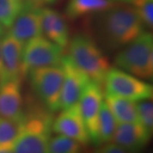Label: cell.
Returning <instances> with one entry per match:
<instances>
[{"mask_svg":"<svg viewBox=\"0 0 153 153\" xmlns=\"http://www.w3.org/2000/svg\"><path fill=\"white\" fill-rule=\"evenodd\" d=\"M42 34L52 43L65 49L69 43V31L65 17L59 11L41 9Z\"/></svg>","mask_w":153,"mask_h":153,"instance_id":"obj_15","label":"cell"},{"mask_svg":"<svg viewBox=\"0 0 153 153\" xmlns=\"http://www.w3.org/2000/svg\"><path fill=\"white\" fill-rule=\"evenodd\" d=\"M133 7L143 22L145 27L152 28L153 0H133Z\"/></svg>","mask_w":153,"mask_h":153,"instance_id":"obj_23","label":"cell"},{"mask_svg":"<svg viewBox=\"0 0 153 153\" xmlns=\"http://www.w3.org/2000/svg\"><path fill=\"white\" fill-rule=\"evenodd\" d=\"M145 26L134 7L116 4L99 14L96 33L105 49L115 50L131 43L144 31Z\"/></svg>","mask_w":153,"mask_h":153,"instance_id":"obj_1","label":"cell"},{"mask_svg":"<svg viewBox=\"0 0 153 153\" xmlns=\"http://www.w3.org/2000/svg\"><path fill=\"white\" fill-rule=\"evenodd\" d=\"M60 65L64 71L60 93V109L66 110L78 104L90 79L73 63L68 55L63 56Z\"/></svg>","mask_w":153,"mask_h":153,"instance_id":"obj_8","label":"cell"},{"mask_svg":"<svg viewBox=\"0 0 153 153\" xmlns=\"http://www.w3.org/2000/svg\"><path fill=\"white\" fill-rule=\"evenodd\" d=\"M0 153H14L11 146L0 147Z\"/></svg>","mask_w":153,"mask_h":153,"instance_id":"obj_26","label":"cell"},{"mask_svg":"<svg viewBox=\"0 0 153 153\" xmlns=\"http://www.w3.org/2000/svg\"><path fill=\"white\" fill-rule=\"evenodd\" d=\"M24 126L25 120H11L0 117V147L12 146L23 131Z\"/></svg>","mask_w":153,"mask_h":153,"instance_id":"obj_19","label":"cell"},{"mask_svg":"<svg viewBox=\"0 0 153 153\" xmlns=\"http://www.w3.org/2000/svg\"><path fill=\"white\" fill-rule=\"evenodd\" d=\"M139 123L148 131L152 134L153 129V104L150 100H144L136 102Z\"/></svg>","mask_w":153,"mask_h":153,"instance_id":"obj_22","label":"cell"},{"mask_svg":"<svg viewBox=\"0 0 153 153\" xmlns=\"http://www.w3.org/2000/svg\"><path fill=\"white\" fill-rule=\"evenodd\" d=\"M51 130L57 134L72 139L81 145H87L90 141L78 104L63 110L53 121Z\"/></svg>","mask_w":153,"mask_h":153,"instance_id":"obj_10","label":"cell"},{"mask_svg":"<svg viewBox=\"0 0 153 153\" xmlns=\"http://www.w3.org/2000/svg\"><path fill=\"white\" fill-rule=\"evenodd\" d=\"M114 5L115 2L111 0H69L66 7V15L67 18L76 20L103 13Z\"/></svg>","mask_w":153,"mask_h":153,"instance_id":"obj_16","label":"cell"},{"mask_svg":"<svg viewBox=\"0 0 153 153\" xmlns=\"http://www.w3.org/2000/svg\"><path fill=\"white\" fill-rule=\"evenodd\" d=\"M94 153H130L120 146L113 142H106L103 145H99Z\"/></svg>","mask_w":153,"mask_h":153,"instance_id":"obj_24","label":"cell"},{"mask_svg":"<svg viewBox=\"0 0 153 153\" xmlns=\"http://www.w3.org/2000/svg\"><path fill=\"white\" fill-rule=\"evenodd\" d=\"M1 42L2 38H0V77L3 72V60H2V50H1Z\"/></svg>","mask_w":153,"mask_h":153,"instance_id":"obj_27","label":"cell"},{"mask_svg":"<svg viewBox=\"0 0 153 153\" xmlns=\"http://www.w3.org/2000/svg\"><path fill=\"white\" fill-rule=\"evenodd\" d=\"M103 102L102 87L95 82H88L78 102L82 120L89 140L95 146L100 145L98 134V118L100 109Z\"/></svg>","mask_w":153,"mask_h":153,"instance_id":"obj_9","label":"cell"},{"mask_svg":"<svg viewBox=\"0 0 153 153\" xmlns=\"http://www.w3.org/2000/svg\"><path fill=\"white\" fill-rule=\"evenodd\" d=\"M23 44L16 38L6 34L1 42L3 72L0 77V83L20 80L22 74V55Z\"/></svg>","mask_w":153,"mask_h":153,"instance_id":"obj_13","label":"cell"},{"mask_svg":"<svg viewBox=\"0 0 153 153\" xmlns=\"http://www.w3.org/2000/svg\"><path fill=\"white\" fill-rule=\"evenodd\" d=\"M5 35V28L0 25V38Z\"/></svg>","mask_w":153,"mask_h":153,"instance_id":"obj_28","label":"cell"},{"mask_svg":"<svg viewBox=\"0 0 153 153\" xmlns=\"http://www.w3.org/2000/svg\"><path fill=\"white\" fill-rule=\"evenodd\" d=\"M117 68L143 80L153 77L152 34L143 32L118 52L114 60Z\"/></svg>","mask_w":153,"mask_h":153,"instance_id":"obj_3","label":"cell"},{"mask_svg":"<svg viewBox=\"0 0 153 153\" xmlns=\"http://www.w3.org/2000/svg\"><path fill=\"white\" fill-rule=\"evenodd\" d=\"M104 85L105 94L134 102L152 98L153 88L150 83L117 67L110 68Z\"/></svg>","mask_w":153,"mask_h":153,"instance_id":"obj_7","label":"cell"},{"mask_svg":"<svg viewBox=\"0 0 153 153\" xmlns=\"http://www.w3.org/2000/svg\"><path fill=\"white\" fill-rule=\"evenodd\" d=\"M24 9H41L45 4L44 0H21Z\"/></svg>","mask_w":153,"mask_h":153,"instance_id":"obj_25","label":"cell"},{"mask_svg":"<svg viewBox=\"0 0 153 153\" xmlns=\"http://www.w3.org/2000/svg\"><path fill=\"white\" fill-rule=\"evenodd\" d=\"M28 75L33 91L42 103L52 112L59 111L64 78L61 65L35 69Z\"/></svg>","mask_w":153,"mask_h":153,"instance_id":"obj_5","label":"cell"},{"mask_svg":"<svg viewBox=\"0 0 153 153\" xmlns=\"http://www.w3.org/2000/svg\"><path fill=\"white\" fill-rule=\"evenodd\" d=\"M63 49L49 39L38 36L23 45L22 55V74L27 75L33 70L60 66Z\"/></svg>","mask_w":153,"mask_h":153,"instance_id":"obj_6","label":"cell"},{"mask_svg":"<svg viewBox=\"0 0 153 153\" xmlns=\"http://www.w3.org/2000/svg\"><path fill=\"white\" fill-rule=\"evenodd\" d=\"M117 128V121L106 103L103 101L99 113L98 134L100 145L110 142Z\"/></svg>","mask_w":153,"mask_h":153,"instance_id":"obj_18","label":"cell"},{"mask_svg":"<svg viewBox=\"0 0 153 153\" xmlns=\"http://www.w3.org/2000/svg\"><path fill=\"white\" fill-rule=\"evenodd\" d=\"M22 10L21 0H0V25L9 29Z\"/></svg>","mask_w":153,"mask_h":153,"instance_id":"obj_21","label":"cell"},{"mask_svg":"<svg viewBox=\"0 0 153 153\" xmlns=\"http://www.w3.org/2000/svg\"><path fill=\"white\" fill-rule=\"evenodd\" d=\"M52 123L46 113L25 115L24 129L11 146L14 153H49Z\"/></svg>","mask_w":153,"mask_h":153,"instance_id":"obj_4","label":"cell"},{"mask_svg":"<svg viewBox=\"0 0 153 153\" xmlns=\"http://www.w3.org/2000/svg\"><path fill=\"white\" fill-rule=\"evenodd\" d=\"M105 102L118 123H139L136 102L105 94Z\"/></svg>","mask_w":153,"mask_h":153,"instance_id":"obj_17","label":"cell"},{"mask_svg":"<svg viewBox=\"0 0 153 153\" xmlns=\"http://www.w3.org/2000/svg\"><path fill=\"white\" fill-rule=\"evenodd\" d=\"M116 3H131L133 0H111Z\"/></svg>","mask_w":153,"mask_h":153,"instance_id":"obj_29","label":"cell"},{"mask_svg":"<svg viewBox=\"0 0 153 153\" xmlns=\"http://www.w3.org/2000/svg\"><path fill=\"white\" fill-rule=\"evenodd\" d=\"M152 134L140 123H119L117 125L111 142L130 153H139L150 140Z\"/></svg>","mask_w":153,"mask_h":153,"instance_id":"obj_11","label":"cell"},{"mask_svg":"<svg viewBox=\"0 0 153 153\" xmlns=\"http://www.w3.org/2000/svg\"><path fill=\"white\" fill-rule=\"evenodd\" d=\"M0 117L25 120L21 80H10L0 83Z\"/></svg>","mask_w":153,"mask_h":153,"instance_id":"obj_14","label":"cell"},{"mask_svg":"<svg viewBox=\"0 0 153 153\" xmlns=\"http://www.w3.org/2000/svg\"><path fill=\"white\" fill-rule=\"evenodd\" d=\"M11 37L23 45L29 40L42 36L41 9H24L9 28Z\"/></svg>","mask_w":153,"mask_h":153,"instance_id":"obj_12","label":"cell"},{"mask_svg":"<svg viewBox=\"0 0 153 153\" xmlns=\"http://www.w3.org/2000/svg\"><path fill=\"white\" fill-rule=\"evenodd\" d=\"M59 0H44L45 4H55L57 3Z\"/></svg>","mask_w":153,"mask_h":153,"instance_id":"obj_30","label":"cell"},{"mask_svg":"<svg viewBox=\"0 0 153 153\" xmlns=\"http://www.w3.org/2000/svg\"><path fill=\"white\" fill-rule=\"evenodd\" d=\"M68 56L90 81L100 87L104 85L105 78L110 69L109 62L90 37L84 34L76 35L69 43Z\"/></svg>","mask_w":153,"mask_h":153,"instance_id":"obj_2","label":"cell"},{"mask_svg":"<svg viewBox=\"0 0 153 153\" xmlns=\"http://www.w3.org/2000/svg\"><path fill=\"white\" fill-rule=\"evenodd\" d=\"M49 153H82V145L76 140L63 135L49 138Z\"/></svg>","mask_w":153,"mask_h":153,"instance_id":"obj_20","label":"cell"}]
</instances>
